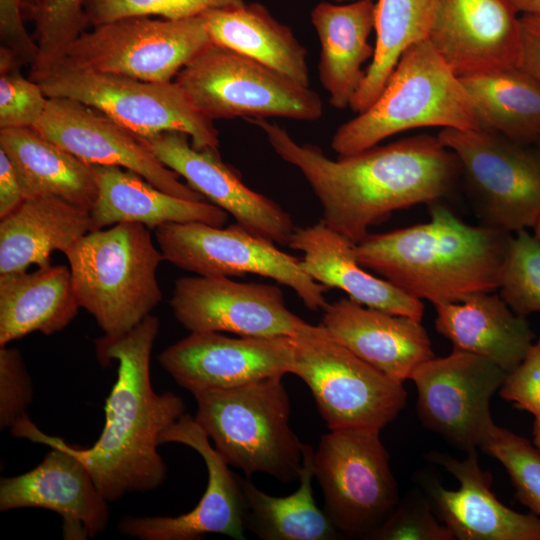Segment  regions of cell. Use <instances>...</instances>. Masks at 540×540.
<instances>
[{"mask_svg": "<svg viewBox=\"0 0 540 540\" xmlns=\"http://www.w3.org/2000/svg\"><path fill=\"white\" fill-rule=\"evenodd\" d=\"M422 127L478 129L460 78L428 40L404 51L377 99L338 127L331 148L347 156Z\"/></svg>", "mask_w": 540, "mask_h": 540, "instance_id": "5b68a950", "label": "cell"}, {"mask_svg": "<svg viewBox=\"0 0 540 540\" xmlns=\"http://www.w3.org/2000/svg\"><path fill=\"white\" fill-rule=\"evenodd\" d=\"M47 102L40 84L25 78L19 69L0 73V130L33 128Z\"/></svg>", "mask_w": 540, "mask_h": 540, "instance_id": "ab89813d", "label": "cell"}, {"mask_svg": "<svg viewBox=\"0 0 540 540\" xmlns=\"http://www.w3.org/2000/svg\"><path fill=\"white\" fill-rule=\"evenodd\" d=\"M313 448L303 445L299 487L289 496L261 491L249 477L237 476L244 503V527L263 540H330L339 536L313 498Z\"/></svg>", "mask_w": 540, "mask_h": 540, "instance_id": "1f68e13d", "label": "cell"}, {"mask_svg": "<svg viewBox=\"0 0 540 540\" xmlns=\"http://www.w3.org/2000/svg\"><path fill=\"white\" fill-rule=\"evenodd\" d=\"M435 311V329L453 349L488 359L507 373L521 363L534 343L526 317L512 311L494 292L438 304Z\"/></svg>", "mask_w": 540, "mask_h": 540, "instance_id": "d4e9b609", "label": "cell"}, {"mask_svg": "<svg viewBox=\"0 0 540 540\" xmlns=\"http://www.w3.org/2000/svg\"><path fill=\"white\" fill-rule=\"evenodd\" d=\"M324 512L340 535L369 539L399 502L380 430L334 429L313 454Z\"/></svg>", "mask_w": 540, "mask_h": 540, "instance_id": "9c48e42d", "label": "cell"}, {"mask_svg": "<svg viewBox=\"0 0 540 540\" xmlns=\"http://www.w3.org/2000/svg\"><path fill=\"white\" fill-rule=\"evenodd\" d=\"M427 40L459 78L518 66L519 12L509 0H437Z\"/></svg>", "mask_w": 540, "mask_h": 540, "instance_id": "44dd1931", "label": "cell"}, {"mask_svg": "<svg viewBox=\"0 0 540 540\" xmlns=\"http://www.w3.org/2000/svg\"><path fill=\"white\" fill-rule=\"evenodd\" d=\"M209 437L190 415L184 414L159 436L158 443H180L200 454L208 471L207 488L198 504L179 516H127L119 531L140 540H198L221 534L236 540L244 536V503L237 481Z\"/></svg>", "mask_w": 540, "mask_h": 540, "instance_id": "d6986e66", "label": "cell"}, {"mask_svg": "<svg viewBox=\"0 0 540 540\" xmlns=\"http://www.w3.org/2000/svg\"><path fill=\"white\" fill-rule=\"evenodd\" d=\"M310 18L321 45L319 80L330 105L346 109L364 79L363 65L374 55L369 37L375 28V3L321 2L312 9Z\"/></svg>", "mask_w": 540, "mask_h": 540, "instance_id": "4316f807", "label": "cell"}, {"mask_svg": "<svg viewBox=\"0 0 540 540\" xmlns=\"http://www.w3.org/2000/svg\"><path fill=\"white\" fill-rule=\"evenodd\" d=\"M498 289L516 314L540 312V242L526 229L511 239Z\"/></svg>", "mask_w": 540, "mask_h": 540, "instance_id": "8d00e7d4", "label": "cell"}, {"mask_svg": "<svg viewBox=\"0 0 540 540\" xmlns=\"http://www.w3.org/2000/svg\"><path fill=\"white\" fill-rule=\"evenodd\" d=\"M336 1H339V2H340V1H344V0H336Z\"/></svg>", "mask_w": 540, "mask_h": 540, "instance_id": "681fc988", "label": "cell"}, {"mask_svg": "<svg viewBox=\"0 0 540 540\" xmlns=\"http://www.w3.org/2000/svg\"><path fill=\"white\" fill-rule=\"evenodd\" d=\"M64 255L80 308L106 337L126 334L162 300L157 269L164 258L143 224L90 231Z\"/></svg>", "mask_w": 540, "mask_h": 540, "instance_id": "277c9868", "label": "cell"}, {"mask_svg": "<svg viewBox=\"0 0 540 540\" xmlns=\"http://www.w3.org/2000/svg\"><path fill=\"white\" fill-rule=\"evenodd\" d=\"M507 372L481 356L455 350L420 364L410 380L417 389L416 411L428 430L465 452L479 448L493 423L490 401Z\"/></svg>", "mask_w": 540, "mask_h": 540, "instance_id": "2e32d148", "label": "cell"}, {"mask_svg": "<svg viewBox=\"0 0 540 540\" xmlns=\"http://www.w3.org/2000/svg\"><path fill=\"white\" fill-rule=\"evenodd\" d=\"M43 0H0L1 47L22 64L30 65L38 53L37 42L28 34L26 20H36Z\"/></svg>", "mask_w": 540, "mask_h": 540, "instance_id": "7bdbcfd3", "label": "cell"}, {"mask_svg": "<svg viewBox=\"0 0 540 540\" xmlns=\"http://www.w3.org/2000/svg\"><path fill=\"white\" fill-rule=\"evenodd\" d=\"M154 230L164 261L178 268L209 277L256 274L288 286L313 311L328 305L325 293L329 288L303 270L301 259L237 223L227 228L200 222L166 223Z\"/></svg>", "mask_w": 540, "mask_h": 540, "instance_id": "4fadbf2b", "label": "cell"}, {"mask_svg": "<svg viewBox=\"0 0 540 540\" xmlns=\"http://www.w3.org/2000/svg\"><path fill=\"white\" fill-rule=\"evenodd\" d=\"M291 374L310 389L329 430H382L407 403L403 382L357 357L328 335L293 338Z\"/></svg>", "mask_w": 540, "mask_h": 540, "instance_id": "8fae6325", "label": "cell"}, {"mask_svg": "<svg viewBox=\"0 0 540 540\" xmlns=\"http://www.w3.org/2000/svg\"><path fill=\"white\" fill-rule=\"evenodd\" d=\"M532 228L534 229V237L540 242V216L537 218Z\"/></svg>", "mask_w": 540, "mask_h": 540, "instance_id": "7dc6e473", "label": "cell"}, {"mask_svg": "<svg viewBox=\"0 0 540 540\" xmlns=\"http://www.w3.org/2000/svg\"><path fill=\"white\" fill-rule=\"evenodd\" d=\"M138 137L166 167L232 215L237 224L258 237L289 245L296 228L290 215L270 198L246 186L239 174L222 161L218 150L196 149L186 134L177 131Z\"/></svg>", "mask_w": 540, "mask_h": 540, "instance_id": "ffe728a7", "label": "cell"}, {"mask_svg": "<svg viewBox=\"0 0 540 540\" xmlns=\"http://www.w3.org/2000/svg\"><path fill=\"white\" fill-rule=\"evenodd\" d=\"M210 44L203 15L184 19L125 17L84 31L59 64L167 82Z\"/></svg>", "mask_w": 540, "mask_h": 540, "instance_id": "30bf717a", "label": "cell"}, {"mask_svg": "<svg viewBox=\"0 0 540 540\" xmlns=\"http://www.w3.org/2000/svg\"><path fill=\"white\" fill-rule=\"evenodd\" d=\"M174 80L212 121L272 117L316 121L323 114L321 98L310 87L213 43Z\"/></svg>", "mask_w": 540, "mask_h": 540, "instance_id": "52a82bcc", "label": "cell"}, {"mask_svg": "<svg viewBox=\"0 0 540 540\" xmlns=\"http://www.w3.org/2000/svg\"><path fill=\"white\" fill-rule=\"evenodd\" d=\"M33 128L91 165L118 166L173 196L206 201L182 183L179 175L166 167L136 134L79 101L48 98L46 109Z\"/></svg>", "mask_w": 540, "mask_h": 540, "instance_id": "ac0fdd59", "label": "cell"}, {"mask_svg": "<svg viewBox=\"0 0 540 540\" xmlns=\"http://www.w3.org/2000/svg\"><path fill=\"white\" fill-rule=\"evenodd\" d=\"M0 149L11 160L27 198L47 194L90 211L98 196L94 166L34 128L0 130Z\"/></svg>", "mask_w": 540, "mask_h": 540, "instance_id": "4dcf8cb0", "label": "cell"}, {"mask_svg": "<svg viewBox=\"0 0 540 540\" xmlns=\"http://www.w3.org/2000/svg\"><path fill=\"white\" fill-rule=\"evenodd\" d=\"M245 120L302 173L320 202L322 220L355 244L394 211L446 197L461 175L458 158L437 135L419 134L332 160L268 119Z\"/></svg>", "mask_w": 540, "mask_h": 540, "instance_id": "6da1fadb", "label": "cell"}, {"mask_svg": "<svg viewBox=\"0 0 540 540\" xmlns=\"http://www.w3.org/2000/svg\"><path fill=\"white\" fill-rule=\"evenodd\" d=\"M79 309L65 265L0 274V347L35 331L44 335L61 331Z\"/></svg>", "mask_w": 540, "mask_h": 540, "instance_id": "f1b7e54d", "label": "cell"}, {"mask_svg": "<svg viewBox=\"0 0 540 540\" xmlns=\"http://www.w3.org/2000/svg\"><path fill=\"white\" fill-rule=\"evenodd\" d=\"M93 166L99 190L89 211L92 231L122 222L155 229L166 223L187 222L222 227L228 220L229 214L213 203L173 196L118 166Z\"/></svg>", "mask_w": 540, "mask_h": 540, "instance_id": "484cf974", "label": "cell"}, {"mask_svg": "<svg viewBox=\"0 0 540 540\" xmlns=\"http://www.w3.org/2000/svg\"><path fill=\"white\" fill-rule=\"evenodd\" d=\"M244 0H86L88 23L96 26L133 16L184 19L235 6Z\"/></svg>", "mask_w": 540, "mask_h": 540, "instance_id": "74e56055", "label": "cell"}, {"mask_svg": "<svg viewBox=\"0 0 540 540\" xmlns=\"http://www.w3.org/2000/svg\"><path fill=\"white\" fill-rule=\"evenodd\" d=\"M283 376L194 394L195 421L228 466L247 477L265 473L282 483L299 480L303 445L290 427Z\"/></svg>", "mask_w": 540, "mask_h": 540, "instance_id": "8992f818", "label": "cell"}, {"mask_svg": "<svg viewBox=\"0 0 540 540\" xmlns=\"http://www.w3.org/2000/svg\"><path fill=\"white\" fill-rule=\"evenodd\" d=\"M171 310L190 332H229L243 337L328 335L291 312L277 285L241 283L229 277H182L175 281Z\"/></svg>", "mask_w": 540, "mask_h": 540, "instance_id": "9a60e30c", "label": "cell"}, {"mask_svg": "<svg viewBox=\"0 0 540 540\" xmlns=\"http://www.w3.org/2000/svg\"><path fill=\"white\" fill-rule=\"evenodd\" d=\"M293 353L290 337L190 332L165 348L158 361L179 386L194 395L284 376L291 372Z\"/></svg>", "mask_w": 540, "mask_h": 540, "instance_id": "e0dca14e", "label": "cell"}, {"mask_svg": "<svg viewBox=\"0 0 540 540\" xmlns=\"http://www.w3.org/2000/svg\"><path fill=\"white\" fill-rule=\"evenodd\" d=\"M512 237L490 225L466 224L435 202L429 221L368 233L355 253L364 268L435 306L497 290Z\"/></svg>", "mask_w": 540, "mask_h": 540, "instance_id": "3957f363", "label": "cell"}, {"mask_svg": "<svg viewBox=\"0 0 540 540\" xmlns=\"http://www.w3.org/2000/svg\"><path fill=\"white\" fill-rule=\"evenodd\" d=\"M38 83L48 98L79 101L138 136L177 131L186 134L196 149L218 150L219 133L213 121L175 80L143 81L59 64Z\"/></svg>", "mask_w": 540, "mask_h": 540, "instance_id": "ba28073f", "label": "cell"}, {"mask_svg": "<svg viewBox=\"0 0 540 540\" xmlns=\"http://www.w3.org/2000/svg\"><path fill=\"white\" fill-rule=\"evenodd\" d=\"M159 328V319L150 314L122 336L95 340L100 363L118 362L117 378L105 401L97 441L84 449L68 446L109 502L164 483L167 466L157 450L158 439L185 414L178 395L152 388L150 361Z\"/></svg>", "mask_w": 540, "mask_h": 540, "instance_id": "7a4b0ae2", "label": "cell"}, {"mask_svg": "<svg viewBox=\"0 0 540 540\" xmlns=\"http://www.w3.org/2000/svg\"><path fill=\"white\" fill-rule=\"evenodd\" d=\"M213 44L252 58L310 87L307 51L291 28L260 3H242L202 14Z\"/></svg>", "mask_w": 540, "mask_h": 540, "instance_id": "f546056e", "label": "cell"}, {"mask_svg": "<svg viewBox=\"0 0 540 540\" xmlns=\"http://www.w3.org/2000/svg\"><path fill=\"white\" fill-rule=\"evenodd\" d=\"M322 323L333 340L387 376L404 383L433 358L429 335L414 318L387 313L349 298L328 303Z\"/></svg>", "mask_w": 540, "mask_h": 540, "instance_id": "603a6c76", "label": "cell"}, {"mask_svg": "<svg viewBox=\"0 0 540 540\" xmlns=\"http://www.w3.org/2000/svg\"><path fill=\"white\" fill-rule=\"evenodd\" d=\"M479 448L501 463L518 501L540 518V450L526 438L494 422L484 433Z\"/></svg>", "mask_w": 540, "mask_h": 540, "instance_id": "e575fe53", "label": "cell"}, {"mask_svg": "<svg viewBox=\"0 0 540 540\" xmlns=\"http://www.w3.org/2000/svg\"><path fill=\"white\" fill-rule=\"evenodd\" d=\"M521 49L518 66L540 83V16L520 15Z\"/></svg>", "mask_w": 540, "mask_h": 540, "instance_id": "ee69618b", "label": "cell"}, {"mask_svg": "<svg viewBox=\"0 0 540 540\" xmlns=\"http://www.w3.org/2000/svg\"><path fill=\"white\" fill-rule=\"evenodd\" d=\"M515 9L525 15L540 16V0H509Z\"/></svg>", "mask_w": 540, "mask_h": 540, "instance_id": "bcb514c9", "label": "cell"}, {"mask_svg": "<svg viewBox=\"0 0 540 540\" xmlns=\"http://www.w3.org/2000/svg\"><path fill=\"white\" fill-rule=\"evenodd\" d=\"M437 0H378L373 58L349 108L366 110L380 95L398 60L410 46L427 40Z\"/></svg>", "mask_w": 540, "mask_h": 540, "instance_id": "836d02e7", "label": "cell"}, {"mask_svg": "<svg viewBox=\"0 0 540 540\" xmlns=\"http://www.w3.org/2000/svg\"><path fill=\"white\" fill-rule=\"evenodd\" d=\"M535 144H537L540 147V135L538 136V139Z\"/></svg>", "mask_w": 540, "mask_h": 540, "instance_id": "c3c4849f", "label": "cell"}, {"mask_svg": "<svg viewBox=\"0 0 540 540\" xmlns=\"http://www.w3.org/2000/svg\"><path fill=\"white\" fill-rule=\"evenodd\" d=\"M500 397L533 418V445L540 450V336L521 363L508 372L499 389Z\"/></svg>", "mask_w": 540, "mask_h": 540, "instance_id": "b9f144b4", "label": "cell"}, {"mask_svg": "<svg viewBox=\"0 0 540 540\" xmlns=\"http://www.w3.org/2000/svg\"><path fill=\"white\" fill-rule=\"evenodd\" d=\"M26 198L11 160L0 149V219L14 211Z\"/></svg>", "mask_w": 540, "mask_h": 540, "instance_id": "f6af8a7d", "label": "cell"}, {"mask_svg": "<svg viewBox=\"0 0 540 540\" xmlns=\"http://www.w3.org/2000/svg\"><path fill=\"white\" fill-rule=\"evenodd\" d=\"M478 129L535 144L540 135V83L519 66L460 78Z\"/></svg>", "mask_w": 540, "mask_h": 540, "instance_id": "d6a6232c", "label": "cell"}, {"mask_svg": "<svg viewBox=\"0 0 540 540\" xmlns=\"http://www.w3.org/2000/svg\"><path fill=\"white\" fill-rule=\"evenodd\" d=\"M90 231L88 210L52 195L30 196L0 220V274L47 266L52 252L65 254Z\"/></svg>", "mask_w": 540, "mask_h": 540, "instance_id": "83f0119b", "label": "cell"}, {"mask_svg": "<svg viewBox=\"0 0 540 540\" xmlns=\"http://www.w3.org/2000/svg\"><path fill=\"white\" fill-rule=\"evenodd\" d=\"M86 0H43L35 20L38 53L29 78L39 82L64 58L69 46L89 24Z\"/></svg>", "mask_w": 540, "mask_h": 540, "instance_id": "d590c367", "label": "cell"}, {"mask_svg": "<svg viewBox=\"0 0 540 540\" xmlns=\"http://www.w3.org/2000/svg\"><path fill=\"white\" fill-rule=\"evenodd\" d=\"M429 459L441 465L459 482L448 490L428 481V498L439 520L459 540H540V518L519 513L501 503L491 490L493 476L479 464L476 449L463 460L441 452Z\"/></svg>", "mask_w": 540, "mask_h": 540, "instance_id": "7402d4cb", "label": "cell"}, {"mask_svg": "<svg viewBox=\"0 0 540 540\" xmlns=\"http://www.w3.org/2000/svg\"><path fill=\"white\" fill-rule=\"evenodd\" d=\"M11 434L51 447L41 463L0 481V511L43 508L62 518L65 540H86L103 532L109 522V501L84 463L60 438L43 433L26 415Z\"/></svg>", "mask_w": 540, "mask_h": 540, "instance_id": "5bb4252c", "label": "cell"}, {"mask_svg": "<svg viewBox=\"0 0 540 540\" xmlns=\"http://www.w3.org/2000/svg\"><path fill=\"white\" fill-rule=\"evenodd\" d=\"M439 140L458 158L483 224L508 232L540 216V147L483 129L442 128Z\"/></svg>", "mask_w": 540, "mask_h": 540, "instance_id": "7c38bea8", "label": "cell"}, {"mask_svg": "<svg viewBox=\"0 0 540 540\" xmlns=\"http://www.w3.org/2000/svg\"><path fill=\"white\" fill-rule=\"evenodd\" d=\"M33 399L32 382L19 350L0 348V427L11 428Z\"/></svg>", "mask_w": 540, "mask_h": 540, "instance_id": "60d3db41", "label": "cell"}, {"mask_svg": "<svg viewBox=\"0 0 540 540\" xmlns=\"http://www.w3.org/2000/svg\"><path fill=\"white\" fill-rule=\"evenodd\" d=\"M288 246L303 253L301 267L317 283L340 289L363 306L422 321L423 302L370 274L356 258L355 243L323 220L296 227Z\"/></svg>", "mask_w": 540, "mask_h": 540, "instance_id": "cb8c5ba5", "label": "cell"}, {"mask_svg": "<svg viewBox=\"0 0 540 540\" xmlns=\"http://www.w3.org/2000/svg\"><path fill=\"white\" fill-rule=\"evenodd\" d=\"M371 540H454L449 528L435 514L427 496L417 492L399 500Z\"/></svg>", "mask_w": 540, "mask_h": 540, "instance_id": "f35d334b", "label": "cell"}]
</instances>
